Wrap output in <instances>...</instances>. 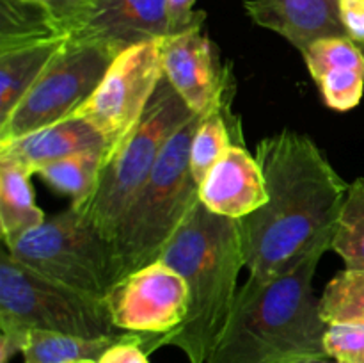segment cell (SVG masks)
<instances>
[{
    "label": "cell",
    "instance_id": "obj_1",
    "mask_svg": "<svg viewBox=\"0 0 364 363\" xmlns=\"http://www.w3.org/2000/svg\"><path fill=\"white\" fill-rule=\"evenodd\" d=\"M255 157L267 203L238 219V228L249 278L267 281L333 248L348 184L311 137L288 128L262 139Z\"/></svg>",
    "mask_w": 364,
    "mask_h": 363
},
{
    "label": "cell",
    "instance_id": "obj_2",
    "mask_svg": "<svg viewBox=\"0 0 364 363\" xmlns=\"http://www.w3.org/2000/svg\"><path fill=\"white\" fill-rule=\"evenodd\" d=\"M323 253L316 249L267 281L247 278L206 363H299L327 356L329 324L313 292Z\"/></svg>",
    "mask_w": 364,
    "mask_h": 363
},
{
    "label": "cell",
    "instance_id": "obj_3",
    "mask_svg": "<svg viewBox=\"0 0 364 363\" xmlns=\"http://www.w3.org/2000/svg\"><path fill=\"white\" fill-rule=\"evenodd\" d=\"M160 260L187 283L188 308L174 331L162 337L146 335V352L173 345L188 363H206L230 319L238 274L245 267L238 221L217 216L199 201Z\"/></svg>",
    "mask_w": 364,
    "mask_h": 363
},
{
    "label": "cell",
    "instance_id": "obj_4",
    "mask_svg": "<svg viewBox=\"0 0 364 363\" xmlns=\"http://www.w3.org/2000/svg\"><path fill=\"white\" fill-rule=\"evenodd\" d=\"M199 117L201 114H194L169 139L151 174L119 221L112 241L119 281L162 258L176 231L201 201L191 169V144Z\"/></svg>",
    "mask_w": 364,
    "mask_h": 363
},
{
    "label": "cell",
    "instance_id": "obj_5",
    "mask_svg": "<svg viewBox=\"0 0 364 363\" xmlns=\"http://www.w3.org/2000/svg\"><path fill=\"white\" fill-rule=\"evenodd\" d=\"M192 116L194 112L162 77L135 130L103 164L92 198L87 205L77 209L110 241H114L119 221L151 174L169 139Z\"/></svg>",
    "mask_w": 364,
    "mask_h": 363
},
{
    "label": "cell",
    "instance_id": "obj_6",
    "mask_svg": "<svg viewBox=\"0 0 364 363\" xmlns=\"http://www.w3.org/2000/svg\"><path fill=\"white\" fill-rule=\"evenodd\" d=\"M6 249L43 276L92 298L105 299L119 283L114 242L73 206L46 217Z\"/></svg>",
    "mask_w": 364,
    "mask_h": 363
},
{
    "label": "cell",
    "instance_id": "obj_7",
    "mask_svg": "<svg viewBox=\"0 0 364 363\" xmlns=\"http://www.w3.org/2000/svg\"><path fill=\"white\" fill-rule=\"evenodd\" d=\"M0 330H46L87 338L119 337L105 299L78 292L0 253Z\"/></svg>",
    "mask_w": 364,
    "mask_h": 363
},
{
    "label": "cell",
    "instance_id": "obj_8",
    "mask_svg": "<svg viewBox=\"0 0 364 363\" xmlns=\"http://www.w3.org/2000/svg\"><path fill=\"white\" fill-rule=\"evenodd\" d=\"M114 57L100 43L70 36L45 73L0 125V142L13 141L75 114L98 88Z\"/></svg>",
    "mask_w": 364,
    "mask_h": 363
},
{
    "label": "cell",
    "instance_id": "obj_9",
    "mask_svg": "<svg viewBox=\"0 0 364 363\" xmlns=\"http://www.w3.org/2000/svg\"><path fill=\"white\" fill-rule=\"evenodd\" d=\"M160 41L139 43L117 53L98 88L75 110L105 141V162L135 130L162 80Z\"/></svg>",
    "mask_w": 364,
    "mask_h": 363
},
{
    "label": "cell",
    "instance_id": "obj_10",
    "mask_svg": "<svg viewBox=\"0 0 364 363\" xmlns=\"http://www.w3.org/2000/svg\"><path fill=\"white\" fill-rule=\"evenodd\" d=\"M105 302L119 331L162 337L183 322L188 288L178 270L156 260L123 278Z\"/></svg>",
    "mask_w": 364,
    "mask_h": 363
},
{
    "label": "cell",
    "instance_id": "obj_11",
    "mask_svg": "<svg viewBox=\"0 0 364 363\" xmlns=\"http://www.w3.org/2000/svg\"><path fill=\"white\" fill-rule=\"evenodd\" d=\"M203 21L205 18L160 41L164 77L194 114H206L230 91L228 70L203 34Z\"/></svg>",
    "mask_w": 364,
    "mask_h": 363
},
{
    "label": "cell",
    "instance_id": "obj_12",
    "mask_svg": "<svg viewBox=\"0 0 364 363\" xmlns=\"http://www.w3.org/2000/svg\"><path fill=\"white\" fill-rule=\"evenodd\" d=\"M169 32V0H92L84 23L71 38L100 43L117 56Z\"/></svg>",
    "mask_w": 364,
    "mask_h": 363
},
{
    "label": "cell",
    "instance_id": "obj_13",
    "mask_svg": "<svg viewBox=\"0 0 364 363\" xmlns=\"http://www.w3.org/2000/svg\"><path fill=\"white\" fill-rule=\"evenodd\" d=\"M199 199L217 216L242 219L267 203L265 177L242 142L231 146L199 185Z\"/></svg>",
    "mask_w": 364,
    "mask_h": 363
},
{
    "label": "cell",
    "instance_id": "obj_14",
    "mask_svg": "<svg viewBox=\"0 0 364 363\" xmlns=\"http://www.w3.org/2000/svg\"><path fill=\"white\" fill-rule=\"evenodd\" d=\"M244 9L256 25L279 34L301 53L320 39L348 38L340 0H245Z\"/></svg>",
    "mask_w": 364,
    "mask_h": 363
},
{
    "label": "cell",
    "instance_id": "obj_15",
    "mask_svg": "<svg viewBox=\"0 0 364 363\" xmlns=\"http://www.w3.org/2000/svg\"><path fill=\"white\" fill-rule=\"evenodd\" d=\"M323 103L336 112L359 105L364 93V50L350 38H327L302 52Z\"/></svg>",
    "mask_w": 364,
    "mask_h": 363
},
{
    "label": "cell",
    "instance_id": "obj_16",
    "mask_svg": "<svg viewBox=\"0 0 364 363\" xmlns=\"http://www.w3.org/2000/svg\"><path fill=\"white\" fill-rule=\"evenodd\" d=\"M82 152L107 153V146L100 132L75 114L13 141L0 142V153L16 159L32 173H38L46 164Z\"/></svg>",
    "mask_w": 364,
    "mask_h": 363
},
{
    "label": "cell",
    "instance_id": "obj_17",
    "mask_svg": "<svg viewBox=\"0 0 364 363\" xmlns=\"http://www.w3.org/2000/svg\"><path fill=\"white\" fill-rule=\"evenodd\" d=\"M32 171L13 157L0 153V231L4 248L46 219L34 198Z\"/></svg>",
    "mask_w": 364,
    "mask_h": 363
},
{
    "label": "cell",
    "instance_id": "obj_18",
    "mask_svg": "<svg viewBox=\"0 0 364 363\" xmlns=\"http://www.w3.org/2000/svg\"><path fill=\"white\" fill-rule=\"evenodd\" d=\"M68 38L70 36L0 52V125L45 73Z\"/></svg>",
    "mask_w": 364,
    "mask_h": 363
},
{
    "label": "cell",
    "instance_id": "obj_19",
    "mask_svg": "<svg viewBox=\"0 0 364 363\" xmlns=\"http://www.w3.org/2000/svg\"><path fill=\"white\" fill-rule=\"evenodd\" d=\"M127 335L87 338L57 331L28 330L21 356L23 363H96L107 349Z\"/></svg>",
    "mask_w": 364,
    "mask_h": 363
},
{
    "label": "cell",
    "instance_id": "obj_20",
    "mask_svg": "<svg viewBox=\"0 0 364 363\" xmlns=\"http://www.w3.org/2000/svg\"><path fill=\"white\" fill-rule=\"evenodd\" d=\"M48 9L32 0H0V52L66 38Z\"/></svg>",
    "mask_w": 364,
    "mask_h": 363
},
{
    "label": "cell",
    "instance_id": "obj_21",
    "mask_svg": "<svg viewBox=\"0 0 364 363\" xmlns=\"http://www.w3.org/2000/svg\"><path fill=\"white\" fill-rule=\"evenodd\" d=\"M228 96H230V91L213 109L201 114L194 137H192L191 169L198 185L203 184L210 169L223 159V155L231 146L242 142L240 135H233V130H238V125L230 121L231 114Z\"/></svg>",
    "mask_w": 364,
    "mask_h": 363
},
{
    "label": "cell",
    "instance_id": "obj_22",
    "mask_svg": "<svg viewBox=\"0 0 364 363\" xmlns=\"http://www.w3.org/2000/svg\"><path fill=\"white\" fill-rule=\"evenodd\" d=\"M103 162V152H82L46 164L36 174H39L50 187L70 196L73 209H82L95 194Z\"/></svg>",
    "mask_w": 364,
    "mask_h": 363
},
{
    "label": "cell",
    "instance_id": "obj_23",
    "mask_svg": "<svg viewBox=\"0 0 364 363\" xmlns=\"http://www.w3.org/2000/svg\"><path fill=\"white\" fill-rule=\"evenodd\" d=\"M326 324H364V269H345L323 288L318 299Z\"/></svg>",
    "mask_w": 364,
    "mask_h": 363
},
{
    "label": "cell",
    "instance_id": "obj_24",
    "mask_svg": "<svg viewBox=\"0 0 364 363\" xmlns=\"http://www.w3.org/2000/svg\"><path fill=\"white\" fill-rule=\"evenodd\" d=\"M331 249L348 269H364V178L348 184Z\"/></svg>",
    "mask_w": 364,
    "mask_h": 363
},
{
    "label": "cell",
    "instance_id": "obj_25",
    "mask_svg": "<svg viewBox=\"0 0 364 363\" xmlns=\"http://www.w3.org/2000/svg\"><path fill=\"white\" fill-rule=\"evenodd\" d=\"M323 349L336 363H364V324H331Z\"/></svg>",
    "mask_w": 364,
    "mask_h": 363
},
{
    "label": "cell",
    "instance_id": "obj_26",
    "mask_svg": "<svg viewBox=\"0 0 364 363\" xmlns=\"http://www.w3.org/2000/svg\"><path fill=\"white\" fill-rule=\"evenodd\" d=\"M52 13L68 36L75 34L84 23L92 0H32Z\"/></svg>",
    "mask_w": 364,
    "mask_h": 363
},
{
    "label": "cell",
    "instance_id": "obj_27",
    "mask_svg": "<svg viewBox=\"0 0 364 363\" xmlns=\"http://www.w3.org/2000/svg\"><path fill=\"white\" fill-rule=\"evenodd\" d=\"M146 335L128 333L103 352L96 363H149L144 349Z\"/></svg>",
    "mask_w": 364,
    "mask_h": 363
},
{
    "label": "cell",
    "instance_id": "obj_28",
    "mask_svg": "<svg viewBox=\"0 0 364 363\" xmlns=\"http://www.w3.org/2000/svg\"><path fill=\"white\" fill-rule=\"evenodd\" d=\"M340 18L348 38L364 50V0H340Z\"/></svg>",
    "mask_w": 364,
    "mask_h": 363
},
{
    "label": "cell",
    "instance_id": "obj_29",
    "mask_svg": "<svg viewBox=\"0 0 364 363\" xmlns=\"http://www.w3.org/2000/svg\"><path fill=\"white\" fill-rule=\"evenodd\" d=\"M196 0H169V34L181 32L205 18L203 11H194Z\"/></svg>",
    "mask_w": 364,
    "mask_h": 363
},
{
    "label": "cell",
    "instance_id": "obj_30",
    "mask_svg": "<svg viewBox=\"0 0 364 363\" xmlns=\"http://www.w3.org/2000/svg\"><path fill=\"white\" fill-rule=\"evenodd\" d=\"M299 363H336L334 359L327 358V356H323V358H313V359H304V362H299Z\"/></svg>",
    "mask_w": 364,
    "mask_h": 363
},
{
    "label": "cell",
    "instance_id": "obj_31",
    "mask_svg": "<svg viewBox=\"0 0 364 363\" xmlns=\"http://www.w3.org/2000/svg\"><path fill=\"white\" fill-rule=\"evenodd\" d=\"M84 363H95V362H84Z\"/></svg>",
    "mask_w": 364,
    "mask_h": 363
}]
</instances>
